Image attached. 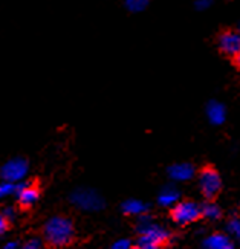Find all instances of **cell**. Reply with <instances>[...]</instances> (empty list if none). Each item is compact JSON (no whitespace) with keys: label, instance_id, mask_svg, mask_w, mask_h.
I'll return each mask as SVG.
<instances>
[{"label":"cell","instance_id":"cell-1","mask_svg":"<svg viewBox=\"0 0 240 249\" xmlns=\"http://www.w3.org/2000/svg\"><path fill=\"white\" fill-rule=\"evenodd\" d=\"M75 225L72 219L55 215L41 228V240L46 249H66L75 243Z\"/></svg>","mask_w":240,"mask_h":249},{"label":"cell","instance_id":"cell-2","mask_svg":"<svg viewBox=\"0 0 240 249\" xmlns=\"http://www.w3.org/2000/svg\"><path fill=\"white\" fill-rule=\"evenodd\" d=\"M196 176H198L201 193L205 202L216 203V200L219 199V196L222 194V188H223L219 170L213 164H203L198 170V173H196Z\"/></svg>","mask_w":240,"mask_h":249},{"label":"cell","instance_id":"cell-3","mask_svg":"<svg viewBox=\"0 0 240 249\" xmlns=\"http://www.w3.org/2000/svg\"><path fill=\"white\" fill-rule=\"evenodd\" d=\"M168 217L178 226H188L203 219V213L198 202H194L193 199H184L176 202L174 207L170 208Z\"/></svg>","mask_w":240,"mask_h":249},{"label":"cell","instance_id":"cell-4","mask_svg":"<svg viewBox=\"0 0 240 249\" xmlns=\"http://www.w3.org/2000/svg\"><path fill=\"white\" fill-rule=\"evenodd\" d=\"M171 243V234L159 226L147 225L139 232L138 245L143 249H167Z\"/></svg>","mask_w":240,"mask_h":249},{"label":"cell","instance_id":"cell-5","mask_svg":"<svg viewBox=\"0 0 240 249\" xmlns=\"http://www.w3.org/2000/svg\"><path fill=\"white\" fill-rule=\"evenodd\" d=\"M41 196V180L34 178L31 182L17 187V207L20 211H29Z\"/></svg>","mask_w":240,"mask_h":249},{"label":"cell","instance_id":"cell-6","mask_svg":"<svg viewBox=\"0 0 240 249\" xmlns=\"http://www.w3.org/2000/svg\"><path fill=\"white\" fill-rule=\"evenodd\" d=\"M216 45L221 53L228 58H236L240 53V32L234 29H223L216 38Z\"/></svg>","mask_w":240,"mask_h":249},{"label":"cell","instance_id":"cell-7","mask_svg":"<svg viewBox=\"0 0 240 249\" xmlns=\"http://www.w3.org/2000/svg\"><path fill=\"white\" fill-rule=\"evenodd\" d=\"M71 202L77 205L78 208L87 211H96L104 207V200L98 193L92 190H77L71 194Z\"/></svg>","mask_w":240,"mask_h":249},{"label":"cell","instance_id":"cell-8","mask_svg":"<svg viewBox=\"0 0 240 249\" xmlns=\"http://www.w3.org/2000/svg\"><path fill=\"white\" fill-rule=\"evenodd\" d=\"M26 170H28V160L23 158H16L13 160L6 162L2 167V178L5 182L13 183L23 178L26 175Z\"/></svg>","mask_w":240,"mask_h":249},{"label":"cell","instance_id":"cell-9","mask_svg":"<svg viewBox=\"0 0 240 249\" xmlns=\"http://www.w3.org/2000/svg\"><path fill=\"white\" fill-rule=\"evenodd\" d=\"M205 249H233V242L226 234L214 232L205 240Z\"/></svg>","mask_w":240,"mask_h":249},{"label":"cell","instance_id":"cell-10","mask_svg":"<svg viewBox=\"0 0 240 249\" xmlns=\"http://www.w3.org/2000/svg\"><path fill=\"white\" fill-rule=\"evenodd\" d=\"M194 173H198L194 170L191 164H174L168 168V175L173 179L178 180H188L193 178Z\"/></svg>","mask_w":240,"mask_h":249},{"label":"cell","instance_id":"cell-11","mask_svg":"<svg viewBox=\"0 0 240 249\" xmlns=\"http://www.w3.org/2000/svg\"><path fill=\"white\" fill-rule=\"evenodd\" d=\"M206 113H208V118L213 124H222L225 121V107L223 104L217 103V101H211L206 107Z\"/></svg>","mask_w":240,"mask_h":249},{"label":"cell","instance_id":"cell-12","mask_svg":"<svg viewBox=\"0 0 240 249\" xmlns=\"http://www.w3.org/2000/svg\"><path fill=\"white\" fill-rule=\"evenodd\" d=\"M202 213H203V219H211V220L222 219L223 215L222 210L216 203H208V202H205V205H202Z\"/></svg>","mask_w":240,"mask_h":249},{"label":"cell","instance_id":"cell-13","mask_svg":"<svg viewBox=\"0 0 240 249\" xmlns=\"http://www.w3.org/2000/svg\"><path fill=\"white\" fill-rule=\"evenodd\" d=\"M123 210L126 214L129 215H133V214H138L141 215V213H144L147 210V207L143 203V202H136V200H129V202H124L123 205Z\"/></svg>","mask_w":240,"mask_h":249},{"label":"cell","instance_id":"cell-14","mask_svg":"<svg viewBox=\"0 0 240 249\" xmlns=\"http://www.w3.org/2000/svg\"><path fill=\"white\" fill-rule=\"evenodd\" d=\"M148 3L150 0H124V6L130 13H143Z\"/></svg>","mask_w":240,"mask_h":249},{"label":"cell","instance_id":"cell-15","mask_svg":"<svg viewBox=\"0 0 240 249\" xmlns=\"http://www.w3.org/2000/svg\"><path fill=\"white\" fill-rule=\"evenodd\" d=\"M226 226H228V231L233 232L237 242L240 243V214H233L231 217L228 219Z\"/></svg>","mask_w":240,"mask_h":249},{"label":"cell","instance_id":"cell-16","mask_svg":"<svg viewBox=\"0 0 240 249\" xmlns=\"http://www.w3.org/2000/svg\"><path fill=\"white\" fill-rule=\"evenodd\" d=\"M178 197H179V194L176 193V190H174V188H166L159 196V203L161 205H170V203L176 202Z\"/></svg>","mask_w":240,"mask_h":249},{"label":"cell","instance_id":"cell-17","mask_svg":"<svg viewBox=\"0 0 240 249\" xmlns=\"http://www.w3.org/2000/svg\"><path fill=\"white\" fill-rule=\"evenodd\" d=\"M11 228H13V223H11V219L2 214V217H0V232H2V235H3V234L8 232Z\"/></svg>","mask_w":240,"mask_h":249},{"label":"cell","instance_id":"cell-18","mask_svg":"<svg viewBox=\"0 0 240 249\" xmlns=\"http://www.w3.org/2000/svg\"><path fill=\"white\" fill-rule=\"evenodd\" d=\"M41 243H43V240H40V239H37V237H34V239L26 240L21 249H41Z\"/></svg>","mask_w":240,"mask_h":249},{"label":"cell","instance_id":"cell-19","mask_svg":"<svg viewBox=\"0 0 240 249\" xmlns=\"http://www.w3.org/2000/svg\"><path fill=\"white\" fill-rule=\"evenodd\" d=\"M214 3V0H194V8L198 11H205L208 9Z\"/></svg>","mask_w":240,"mask_h":249},{"label":"cell","instance_id":"cell-20","mask_svg":"<svg viewBox=\"0 0 240 249\" xmlns=\"http://www.w3.org/2000/svg\"><path fill=\"white\" fill-rule=\"evenodd\" d=\"M11 191H17V187L13 185L11 182H5L2 185V196H6V194H9Z\"/></svg>","mask_w":240,"mask_h":249},{"label":"cell","instance_id":"cell-21","mask_svg":"<svg viewBox=\"0 0 240 249\" xmlns=\"http://www.w3.org/2000/svg\"><path fill=\"white\" fill-rule=\"evenodd\" d=\"M130 242L129 240H126V239H123V240H118L113 246H112V249H130Z\"/></svg>","mask_w":240,"mask_h":249},{"label":"cell","instance_id":"cell-22","mask_svg":"<svg viewBox=\"0 0 240 249\" xmlns=\"http://www.w3.org/2000/svg\"><path fill=\"white\" fill-rule=\"evenodd\" d=\"M233 64L240 71V53H239V55H237L236 58H233Z\"/></svg>","mask_w":240,"mask_h":249},{"label":"cell","instance_id":"cell-23","mask_svg":"<svg viewBox=\"0 0 240 249\" xmlns=\"http://www.w3.org/2000/svg\"><path fill=\"white\" fill-rule=\"evenodd\" d=\"M3 249H17V245L16 243H8Z\"/></svg>","mask_w":240,"mask_h":249},{"label":"cell","instance_id":"cell-24","mask_svg":"<svg viewBox=\"0 0 240 249\" xmlns=\"http://www.w3.org/2000/svg\"><path fill=\"white\" fill-rule=\"evenodd\" d=\"M130 249H143V248H141L139 245H132V246H130Z\"/></svg>","mask_w":240,"mask_h":249},{"label":"cell","instance_id":"cell-25","mask_svg":"<svg viewBox=\"0 0 240 249\" xmlns=\"http://www.w3.org/2000/svg\"><path fill=\"white\" fill-rule=\"evenodd\" d=\"M236 29H237V31L240 32V21H239V23H237V26H236Z\"/></svg>","mask_w":240,"mask_h":249}]
</instances>
